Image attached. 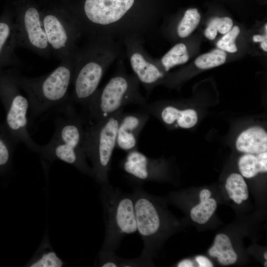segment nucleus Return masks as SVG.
<instances>
[{
    "label": "nucleus",
    "mask_w": 267,
    "mask_h": 267,
    "mask_svg": "<svg viewBox=\"0 0 267 267\" xmlns=\"http://www.w3.org/2000/svg\"><path fill=\"white\" fill-rule=\"evenodd\" d=\"M57 109L59 115L54 121L53 136L47 143L40 145L37 153L50 162L63 161L92 176L83 148L85 128L82 118L69 101Z\"/></svg>",
    "instance_id": "4"
},
{
    "label": "nucleus",
    "mask_w": 267,
    "mask_h": 267,
    "mask_svg": "<svg viewBox=\"0 0 267 267\" xmlns=\"http://www.w3.org/2000/svg\"><path fill=\"white\" fill-rule=\"evenodd\" d=\"M123 110L85 128L83 148L92 164V176L103 185L109 183L112 156L116 147L117 132Z\"/></svg>",
    "instance_id": "6"
},
{
    "label": "nucleus",
    "mask_w": 267,
    "mask_h": 267,
    "mask_svg": "<svg viewBox=\"0 0 267 267\" xmlns=\"http://www.w3.org/2000/svg\"><path fill=\"white\" fill-rule=\"evenodd\" d=\"M148 119L145 111L123 113L118 127L116 147L127 152L137 149L138 138Z\"/></svg>",
    "instance_id": "12"
},
{
    "label": "nucleus",
    "mask_w": 267,
    "mask_h": 267,
    "mask_svg": "<svg viewBox=\"0 0 267 267\" xmlns=\"http://www.w3.org/2000/svg\"><path fill=\"white\" fill-rule=\"evenodd\" d=\"M211 192L208 189H203L201 191L199 195L200 201L208 199L210 198Z\"/></svg>",
    "instance_id": "29"
},
{
    "label": "nucleus",
    "mask_w": 267,
    "mask_h": 267,
    "mask_svg": "<svg viewBox=\"0 0 267 267\" xmlns=\"http://www.w3.org/2000/svg\"><path fill=\"white\" fill-rule=\"evenodd\" d=\"M47 41L51 54L60 61L74 55L82 36L72 15L62 12L42 13Z\"/></svg>",
    "instance_id": "9"
},
{
    "label": "nucleus",
    "mask_w": 267,
    "mask_h": 267,
    "mask_svg": "<svg viewBox=\"0 0 267 267\" xmlns=\"http://www.w3.org/2000/svg\"><path fill=\"white\" fill-rule=\"evenodd\" d=\"M233 22L232 19L228 17L222 18H218L217 22V30L222 34H225L232 28Z\"/></svg>",
    "instance_id": "26"
},
{
    "label": "nucleus",
    "mask_w": 267,
    "mask_h": 267,
    "mask_svg": "<svg viewBox=\"0 0 267 267\" xmlns=\"http://www.w3.org/2000/svg\"><path fill=\"white\" fill-rule=\"evenodd\" d=\"M17 47L14 14L6 9L0 16V70L21 65Z\"/></svg>",
    "instance_id": "13"
},
{
    "label": "nucleus",
    "mask_w": 267,
    "mask_h": 267,
    "mask_svg": "<svg viewBox=\"0 0 267 267\" xmlns=\"http://www.w3.org/2000/svg\"><path fill=\"white\" fill-rule=\"evenodd\" d=\"M226 57V54L223 50L216 49L198 57L195 64L200 69H210L224 63Z\"/></svg>",
    "instance_id": "23"
},
{
    "label": "nucleus",
    "mask_w": 267,
    "mask_h": 267,
    "mask_svg": "<svg viewBox=\"0 0 267 267\" xmlns=\"http://www.w3.org/2000/svg\"><path fill=\"white\" fill-rule=\"evenodd\" d=\"M16 145L3 124L0 123V169L9 165Z\"/></svg>",
    "instance_id": "21"
},
{
    "label": "nucleus",
    "mask_w": 267,
    "mask_h": 267,
    "mask_svg": "<svg viewBox=\"0 0 267 267\" xmlns=\"http://www.w3.org/2000/svg\"><path fill=\"white\" fill-rule=\"evenodd\" d=\"M253 41L255 42H262L265 40H267V34L265 36L257 35H255L253 38Z\"/></svg>",
    "instance_id": "31"
},
{
    "label": "nucleus",
    "mask_w": 267,
    "mask_h": 267,
    "mask_svg": "<svg viewBox=\"0 0 267 267\" xmlns=\"http://www.w3.org/2000/svg\"><path fill=\"white\" fill-rule=\"evenodd\" d=\"M189 55L186 45L178 43L172 47L160 59V65L162 69L169 71L172 68L186 63Z\"/></svg>",
    "instance_id": "18"
},
{
    "label": "nucleus",
    "mask_w": 267,
    "mask_h": 267,
    "mask_svg": "<svg viewBox=\"0 0 267 267\" xmlns=\"http://www.w3.org/2000/svg\"><path fill=\"white\" fill-rule=\"evenodd\" d=\"M209 253L211 257H217L220 263L223 265L233 264L237 259L230 239L223 233L216 235L214 244L209 249Z\"/></svg>",
    "instance_id": "17"
},
{
    "label": "nucleus",
    "mask_w": 267,
    "mask_h": 267,
    "mask_svg": "<svg viewBox=\"0 0 267 267\" xmlns=\"http://www.w3.org/2000/svg\"><path fill=\"white\" fill-rule=\"evenodd\" d=\"M217 204L213 198L200 201V203L194 207L190 211L191 219L199 224L206 223L213 215Z\"/></svg>",
    "instance_id": "22"
},
{
    "label": "nucleus",
    "mask_w": 267,
    "mask_h": 267,
    "mask_svg": "<svg viewBox=\"0 0 267 267\" xmlns=\"http://www.w3.org/2000/svg\"><path fill=\"white\" fill-rule=\"evenodd\" d=\"M265 27H266V32H267V24H266Z\"/></svg>",
    "instance_id": "35"
},
{
    "label": "nucleus",
    "mask_w": 267,
    "mask_h": 267,
    "mask_svg": "<svg viewBox=\"0 0 267 267\" xmlns=\"http://www.w3.org/2000/svg\"><path fill=\"white\" fill-rule=\"evenodd\" d=\"M7 70L27 95L31 123L50 110L57 109L69 101V90L74 74V54L61 60L50 73L40 77L24 76L13 67Z\"/></svg>",
    "instance_id": "3"
},
{
    "label": "nucleus",
    "mask_w": 267,
    "mask_h": 267,
    "mask_svg": "<svg viewBox=\"0 0 267 267\" xmlns=\"http://www.w3.org/2000/svg\"><path fill=\"white\" fill-rule=\"evenodd\" d=\"M219 17L213 18L205 30V35L209 40H214L218 33L217 22Z\"/></svg>",
    "instance_id": "27"
},
{
    "label": "nucleus",
    "mask_w": 267,
    "mask_h": 267,
    "mask_svg": "<svg viewBox=\"0 0 267 267\" xmlns=\"http://www.w3.org/2000/svg\"><path fill=\"white\" fill-rule=\"evenodd\" d=\"M239 171L246 178H251L259 173L267 171V152L257 154L245 153L241 156L238 161Z\"/></svg>",
    "instance_id": "16"
},
{
    "label": "nucleus",
    "mask_w": 267,
    "mask_h": 267,
    "mask_svg": "<svg viewBox=\"0 0 267 267\" xmlns=\"http://www.w3.org/2000/svg\"><path fill=\"white\" fill-rule=\"evenodd\" d=\"M225 188L229 197L237 204L248 198V187L242 176L233 173L227 178Z\"/></svg>",
    "instance_id": "19"
},
{
    "label": "nucleus",
    "mask_w": 267,
    "mask_h": 267,
    "mask_svg": "<svg viewBox=\"0 0 267 267\" xmlns=\"http://www.w3.org/2000/svg\"><path fill=\"white\" fill-rule=\"evenodd\" d=\"M264 257H265V258L266 260L267 259V252H266V253H265V254H264Z\"/></svg>",
    "instance_id": "33"
},
{
    "label": "nucleus",
    "mask_w": 267,
    "mask_h": 267,
    "mask_svg": "<svg viewBox=\"0 0 267 267\" xmlns=\"http://www.w3.org/2000/svg\"><path fill=\"white\" fill-rule=\"evenodd\" d=\"M240 32L239 28L235 26L226 33L217 44V46L221 49L233 53L237 50L235 44L236 38Z\"/></svg>",
    "instance_id": "25"
},
{
    "label": "nucleus",
    "mask_w": 267,
    "mask_h": 267,
    "mask_svg": "<svg viewBox=\"0 0 267 267\" xmlns=\"http://www.w3.org/2000/svg\"><path fill=\"white\" fill-rule=\"evenodd\" d=\"M102 198L105 236L100 253H112L124 237L137 231L134 199L109 184L103 186Z\"/></svg>",
    "instance_id": "7"
},
{
    "label": "nucleus",
    "mask_w": 267,
    "mask_h": 267,
    "mask_svg": "<svg viewBox=\"0 0 267 267\" xmlns=\"http://www.w3.org/2000/svg\"><path fill=\"white\" fill-rule=\"evenodd\" d=\"M194 264L190 260L185 259L179 262L178 264V267H192Z\"/></svg>",
    "instance_id": "30"
},
{
    "label": "nucleus",
    "mask_w": 267,
    "mask_h": 267,
    "mask_svg": "<svg viewBox=\"0 0 267 267\" xmlns=\"http://www.w3.org/2000/svg\"><path fill=\"white\" fill-rule=\"evenodd\" d=\"M265 267H267V262L266 261L265 263Z\"/></svg>",
    "instance_id": "34"
},
{
    "label": "nucleus",
    "mask_w": 267,
    "mask_h": 267,
    "mask_svg": "<svg viewBox=\"0 0 267 267\" xmlns=\"http://www.w3.org/2000/svg\"><path fill=\"white\" fill-rule=\"evenodd\" d=\"M237 150L245 153L257 154L267 151V134L259 126H254L243 131L235 142Z\"/></svg>",
    "instance_id": "14"
},
{
    "label": "nucleus",
    "mask_w": 267,
    "mask_h": 267,
    "mask_svg": "<svg viewBox=\"0 0 267 267\" xmlns=\"http://www.w3.org/2000/svg\"><path fill=\"white\" fill-rule=\"evenodd\" d=\"M160 117L167 125H174L176 127H179L183 129L194 127L198 120L197 114L194 110H181L172 105H166L162 108Z\"/></svg>",
    "instance_id": "15"
},
{
    "label": "nucleus",
    "mask_w": 267,
    "mask_h": 267,
    "mask_svg": "<svg viewBox=\"0 0 267 267\" xmlns=\"http://www.w3.org/2000/svg\"><path fill=\"white\" fill-rule=\"evenodd\" d=\"M261 46L263 49L267 51V40H265L261 42Z\"/></svg>",
    "instance_id": "32"
},
{
    "label": "nucleus",
    "mask_w": 267,
    "mask_h": 267,
    "mask_svg": "<svg viewBox=\"0 0 267 267\" xmlns=\"http://www.w3.org/2000/svg\"><path fill=\"white\" fill-rule=\"evenodd\" d=\"M196 261L200 267H212L213 265L212 262L206 257L202 256H197Z\"/></svg>",
    "instance_id": "28"
},
{
    "label": "nucleus",
    "mask_w": 267,
    "mask_h": 267,
    "mask_svg": "<svg viewBox=\"0 0 267 267\" xmlns=\"http://www.w3.org/2000/svg\"><path fill=\"white\" fill-rule=\"evenodd\" d=\"M0 101L5 114L3 124L12 138L17 144L23 143L38 153L40 145L32 139L28 131L29 100L21 93L7 69L0 70Z\"/></svg>",
    "instance_id": "8"
},
{
    "label": "nucleus",
    "mask_w": 267,
    "mask_h": 267,
    "mask_svg": "<svg viewBox=\"0 0 267 267\" xmlns=\"http://www.w3.org/2000/svg\"><path fill=\"white\" fill-rule=\"evenodd\" d=\"M136 2L96 0L95 13L80 27L82 35H106L118 40L130 36L143 39L153 21L150 13L135 8Z\"/></svg>",
    "instance_id": "2"
},
{
    "label": "nucleus",
    "mask_w": 267,
    "mask_h": 267,
    "mask_svg": "<svg viewBox=\"0 0 267 267\" xmlns=\"http://www.w3.org/2000/svg\"><path fill=\"white\" fill-rule=\"evenodd\" d=\"M123 57L117 59L115 72L103 87L97 89L86 108L91 123L106 118L129 105L146 104L139 90V82L133 74L127 72Z\"/></svg>",
    "instance_id": "5"
},
{
    "label": "nucleus",
    "mask_w": 267,
    "mask_h": 267,
    "mask_svg": "<svg viewBox=\"0 0 267 267\" xmlns=\"http://www.w3.org/2000/svg\"><path fill=\"white\" fill-rule=\"evenodd\" d=\"M14 15L17 47L28 49L41 57L52 55L44 31L42 14L34 6L17 9Z\"/></svg>",
    "instance_id": "10"
},
{
    "label": "nucleus",
    "mask_w": 267,
    "mask_h": 267,
    "mask_svg": "<svg viewBox=\"0 0 267 267\" xmlns=\"http://www.w3.org/2000/svg\"><path fill=\"white\" fill-rule=\"evenodd\" d=\"M201 15L196 8L187 9L176 27L178 36L181 38L188 37L197 27Z\"/></svg>",
    "instance_id": "20"
},
{
    "label": "nucleus",
    "mask_w": 267,
    "mask_h": 267,
    "mask_svg": "<svg viewBox=\"0 0 267 267\" xmlns=\"http://www.w3.org/2000/svg\"><path fill=\"white\" fill-rule=\"evenodd\" d=\"M64 263L52 250L44 251L31 261L27 266L31 267H60Z\"/></svg>",
    "instance_id": "24"
},
{
    "label": "nucleus",
    "mask_w": 267,
    "mask_h": 267,
    "mask_svg": "<svg viewBox=\"0 0 267 267\" xmlns=\"http://www.w3.org/2000/svg\"><path fill=\"white\" fill-rule=\"evenodd\" d=\"M74 53L73 89L69 101L85 107L98 89L110 65L122 55V43L106 35L89 37Z\"/></svg>",
    "instance_id": "1"
},
{
    "label": "nucleus",
    "mask_w": 267,
    "mask_h": 267,
    "mask_svg": "<svg viewBox=\"0 0 267 267\" xmlns=\"http://www.w3.org/2000/svg\"><path fill=\"white\" fill-rule=\"evenodd\" d=\"M132 195L137 231L144 245L140 257L147 260L150 253L153 240L161 228V218L157 206L146 192L137 189Z\"/></svg>",
    "instance_id": "11"
}]
</instances>
